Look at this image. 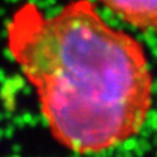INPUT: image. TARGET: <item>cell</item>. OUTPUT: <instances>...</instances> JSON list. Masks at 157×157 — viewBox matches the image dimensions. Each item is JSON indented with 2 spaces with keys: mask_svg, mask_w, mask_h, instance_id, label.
<instances>
[{
  "mask_svg": "<svg viewBox=\"0 0 157 157\" xmlns=\"http://www.w3.org/2000/svg\"><path fill=\"white\" fill-rule=\"evenodd\" d=\"M6 45L63 148L100 155L143 131L153 106L148 54L92 0H70L52 14L32 0L18 4L7 21Z\"/></svg>",
  "mask_w": 157,
  "mask_h": 157,
  "instance_id": "1",
  "label": "cell"
},
{
  "mask_svg": "<svg viewBox=\"0 0 157 157\" xmlns=\"http://www.w3.org/2000/svg\"><path fill=\"white\" fill-rule=\"evenodd\" d=\"M107 11L139 32H152L157 24V0H98Z\"/></svg>",
  "mask_w": 157,
  "mask_h": 157,
  "instance_id": "2",
  "label": "cell"
}]
</instances>
